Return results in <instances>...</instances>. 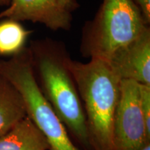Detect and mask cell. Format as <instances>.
I'll return each instance as SVG.
<instances>
[{
  "label": "cell",
  "instance_id": "obj_1",
  "mask_svg": "<svg viewBox=\"0 0 150 150\" xmlns=\"http://www.w3.org/2000/svg\"><path fill=\"white\" fill-rule=\"evenodd\" d=\"M33 69L45 97L67 131L84 150H91L85 112L72 75L67 68L63 45L50 39L35 41L29 47Z\"/></svg>",
  "mask_w": 150,
  "mask_h": 150
},
{
  "label": "cell",
  "instance_id": "obj_2",
  "mask_svg": "<svg viewBox=\"0 0 150 150\" xmlns=\"http://www.w3.org/2000/svg\"><path fill=\"white\" fill-rule=\"evenodd\" d=\"M66 65L83 105L91 150H113V122L121 79L103 60L84 63L67 56Z\"/></svg>",
  "mask_w": 150,
  "mask_h": 150
},
{
  "label": "cell",
  "instance_id": "obj_3",
  "mask_svg": "<svg viewBox=\"0 0 150 150\" xmlns=\"http://www.w3.org/2000/svg\"><path fill=\"white\" fill-rule=\"evenodd\" d=\"M0 75L20 94L27 116L47 140L50 150H81L71 140L39 86L30 48L25 47L8 60H0Z\"/></svg>",
  "mask_w": 150,
  "mask_h": 150
},
{
  "label": "cell",
  "instance_id": "obj_4",
  "mask_svg": "<svg viewBox=\"0 0 150 150\" xmlns=\"http://www.w3.org/2000/svg\"><path fill=\"white\" fill-rule=\"evenodd\" d=\"M147 27L133 0H103L95 18L83 28L81 51L91 59L107 62Z\"/></svg>",
  "mask_w": 150,
  "mask_h": 150
},
{
  "label": "cell",
  "instance_id": "obj_5",
  "mask_svg": "<svg viewBox=\"0 0 150 150\" xmlns=\"http://www.w3.org/2000/svg\"><path fill=\"white\" fill-rule=\"evenodd\" d=\"M150 142L140 106V83L121 80L112 131L113 150H138Z\"/></svg>",
  "mask_w": 150,
  "mask_h": 150
},
{
  "label": "cell",
  "instance_id": "obj_6",
  "mask_svg": "<svg viewBox=\"0 0 150 150\" xmlns=\"http://www.w3.org/2000/svg\"><path fill=\"white\" fill-rule=\"evenodd\" d=\"M121 80L150 86V29L122 47L107 61Z\"/></svg>",
  "mask_w": 150,
  "mask_h": 150
},
{
  "label": "cell",
  "instance_id": "obj_7",
  "mask_svg": "<svg viewBox=\"0 0 150 150\" xmlns=\"http://www.w3.org/2000/svg\"><path fill=\"white\" fill-rule=\"evenodd\" d=\"M1 18L38 22L54 31L70 29L72 19L70 9L59 0H12L8 8L0 13Z\"/></svg>",
  "mask_w": 150,
  "mask_h": 150
},
{
  "label": "cell",
  "instance_id": "obj_8",
  "mask_svg": "<svg viewBox=\"0 0 150 150\" xmlns=\"http://www.w3.org/2000/svg\"><path fill=\"white\" fill-rule=\"evenodd\" d=\"M50 149L47 140L28 116L0 136V150Z\"/></svg>",
  "mask_w": 150,
  "mask_h": 150
},
{
  "label": "cell",
  "instance_id": "obj_9",
  "mask_svg": "<svg viewBox=\"0 0 150 150\" xmlns=\"http://www.w3.org/2000/svg\"><path fill=\"white\" fill-rule=\"evenodd\" d=\"M27 116L23 99L16 88L0 75V136Z\"/></svg>",
  "mask_w": 150,
  "mask_h": 150
},
{
  "label": "cell",
  "instance_id": "obj_10",
  "mask_svg": "<svg viewBox=\"0 0 150 150\" xmlns=\"http://www.w3.org/2000/svg\"><path fill=\"white\" fill-rule=\"evenodd\" d=\"M31 33L20 22L13 19L0 22V56H13L22 52Z\"/></svg>",
  "mask_w": 150,
  "mask_h": 150
},
{
  "label": "cell",
  "instance_id": "obj_11",
  "mask_svg": "<svg viewBox=\"0 0 150 150\" xmlns=\"http://www.w3.org/2000/svg\"><path fill=\"white\" fill-rule=\"evenodd\" d=\"M140 106L147 131L150 133V86L140 83Z\"/></svg>",
  "mask_w": 150,
  "mask_h": 150
},
{
  "label": "cell",
  "instance_id": "obj_12",
  "mask_svg": "<svg viewBox=\"0 0 150 150\" xmlns=\"http://www.w3.org/2000/svg\"><path fill=\"white\" fill-rule=\"evenodd\" d=\"M139 9L145 24L148 26L150 23V0H133Z\"/></svg>",
  "mask_w": 150,
  "mask_h": 150
},
{
  "label": "cell",
  "instance_id": "obj_13",
  "mask_svg": "<svg viewBox=\"0 0 150 150\" xmlns=\"http://www.w3.org/2000/svg\"><path fill=\"white\" fill-rule=\"evenodd\" d=\"M59 1L63 6L70 9V11L72 7H74V0H59Z\"/></svg>",
  "mask_w": 150,
  "mask_h": 150
},
{
  "label": "cell",
  "instance_id": "obj_14",
  "mask_svg": "<svg viewBox=\"0 0 150 150\" xmlns=\"http://www.w3.org/2000/svg\"><path fill=\"white\" fill-rule=\"evenodd\" d=\"M12 0H0V6H8Z\"/></svg>",
  "mask_w": 150,
  "mask_h": 150
},
{
  "label": "cell",
  "instance_id": "obj_15",
  "mask_svg": "<svg viewBox=\"0 0 150 150\" xmlns=\"http://www.w3.org/2000/svg\"><path fill=\"white\" fill-rule=\"evenodd\" d=\"M138 150H150V142H148L144 147H142L141 149Z\"/></svg>",
  "mask_w": 150,
  "mask_h": 150
}]
</instances>
